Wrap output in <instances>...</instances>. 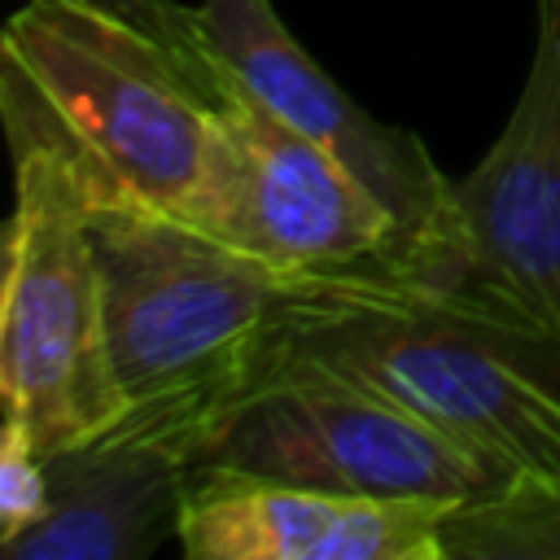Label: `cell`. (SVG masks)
Returning <instances> with one entry per match:
<instances>
[{
	"label": "cell",
	"instance_id": "obj_2",
	"mask_svg": "<svg viewBox=\"0 0 560 560\" xmlns=\"http://www.w3.org/2000/svg\"><path fill=\"white\" fill-rule=\"evenodd\" d=\"M271 341L424 416L516 481H560V346L394 276L293 289Z\"/></svg>",
	"mask_w": 560,
	"mask_h": 560
},
{
	"label": "cell",
	"instance_id": "obj_3",
	"mask_svg": "<svg viewBox=\"0 0 560 560\" xmlns=\"http://www.w3.org/2000/svg\"><path fill=\"white\" fill-rule=\"evenodd\" d=\"M79 184L122 402L192 394L223 407L267 359L293 289L171 210Z\"/></svg>",
	"mask_w": 560,
	"mask_h": 560
},
{
	"label": "cell",
	"instance_id": "obj_14",
	"mask_svg": "<svg viewBox=\"0 0 560 560\" xmlns=\"http://www.w3.org/2000/svg\"><path fill=\"white\" fill-rule=\"evenodd\" d=\"M9 267H13V214L0 219V298L9 284Z\"/></svg>",
	"mask_w": 560,
	"mask_h": 560
},
{
	"label": "cell",
	"instance_id": "obj_10",
	"mask_svg": "<svg viewBox=\"0 0 560 560\" xmlns=\"http://www.w3.org/2000/svg\"><path fill=\"white\" fill-rule=\"evenodd\" d=\"M455 508L197 472L179 547L188 560H446L442 529Z\"/></svg>",
	"mask_w": 560,
	"mask_h": 560
},
{
	"label": "cell",
	"instance_id": "obj_4",
	"mask_svg": "<svg viewBox=\"0 0 560 560\" xmlns=\"http://www.w3.org/2000/svg\"><path fill=\"white\" fill-rule=\"evenodd\" d=\"M197 472L442 503H481L516 481L424 416L276 341L219 407Z\"/></svg>",
	"mask_w": 560,
	"mask_h": 560
},
{
	"label": "cell",
	"instance_id": "obj_7",
	"mask_svg": "<svg viewBox=\"0 0 560 560\" xmlns=\"http://www.w3.org/2000/svg\"><path fill=\"white\" fill-rule=\"evenodd\" d=\"M192 9L210 52L389 210L402 241V280L446 293L459 271L455 201L424 140L372 118L293 39L271 0H201Z\"/></svg>",
	"mask_w": 560,
	"mask_h": 560
},
{
	"label": "cell",
	"instance_id": "obj_13",
	"mask_svg": "<svg viewBox=\"0 0 560 560\" xmlns=\"http://www.w3.org/2000/svg\"><path fill=\"white\" fill-rule=\"evenodd\" d=\"M88 4L140 26L144 35L162 39L166 48H175L188 61H206V66L219 61L210 52V44L201 39V31H197V9L192 4H175V0H88Z\"/></svg>",
	"mask_w": 560,
	"mask_h": 560
},
{
	"label": "cell",
	"instance_id": "obj_9",
	"mask_svg": "<svg viewBox=\"0 0 560 560\" xmlns=\"http://www.w3.org/2000/svg\"><path fill=\"white\" fill-rule=\"evenodd\" d=\"M214 398L127 402L96 433L44 459L48 508L0 560H140L179 538Z\"/></svg>",
	"mask_w": 560,
	"mask_h": 560
},
{
	"label": "cell",
	"instance_id": "obj_5",
	"mask_svg": "<svg viewBox=\"0 0 560 560\" xmlns=\"http://www.w3.org/2000/svg\"><path fill=\"white\" fill-rule=\"evenodd\" d=\"M4 144L13 267L0 298V416H13L48 459L127 402L109 363L83 184L57 144L26 131H4Z\"/></svg>",
	"mask_w": 560,
	"mask_h": 560
},
{
	"label": "cell",
	"instance_id": "obj_1",
	"mask_svg": "<svg viewBox=\"0 0 560 560\" xmlns=\"http://www.w3.org/2000/svg\"><path fill=\"white\" fill-rule=\"evenodd\" d=\"M223 61H188L88 0L0 22V131L57 144L83 179L192 223L219 144Z\"/></svg>",
	"mask_w": 560,
	"mask_h": 560
},
{
	"label": "cell",
	"instance_id": "obj_6",
	"mask_svg": "<svg viewBox=\"0 0 560 560\" xmlns=\"http://www.w3.org/2000/svg\"><path fill=\"white\" fill-rule=\"evenodd\" d=\"M192 223L289 289L346 276L402 280V241L389 210L232 70L219 96L210 184Z\"/></svg>",
	"mask_w": 560,
	"mask_h": 560
},
{
	"label": "cell",
	"instance_id": "obj_8",
	"mask_svg": "<svg viewBox=\"0 0 560 560\" xmlns=\"http://www.w3.org/2000/svg\"><path fill=\"white\" fill-rule=\"evenodd\" d=\"M459 271L446 298L560 346V0H538L525 88L486 158L451 179Z\"/></svg>",
	"mask_w": 560,
	"mask_h": 560
},
{
	"label": "cell",
	"instance_id": "obj_12",
	"mask_svg": "<svg viewBox=\"0 0 560 560\" xmlns=\"http://www.w3.org/2000/svg\"><path fill=\"white\" fill-rule=\"evenodd\" d=\"M48 508V472L35 455L31 433L0 416V547L18 538L26 525H35Z\"/></svg>",
	"mask_w": 560,
	"mask_h": 560
},
{
	"label": "cell",
	"instance_id": "obj_11",
	"mask_svg": "<svg viewBox=\"0 0 560 560\" xmlns=\"http://www.w3.org/2000/svg\"><path fill=\"white\" fill-rule=\"evenodd\" d=\"M442 542L446 560L560 556V481H512L494 499L459 503Z\"/></svg>",
	"mask_w": 560,
	"mask_h": 560
}]
</instances>
